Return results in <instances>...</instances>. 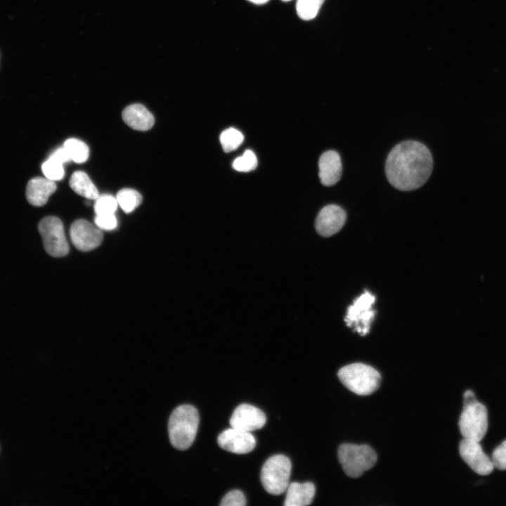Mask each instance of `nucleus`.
<instances>
[{
	"label": "nucleus",
	"mask_w": 506,
	"mask_h": 506,
	"mask_svg": "<svg viewBox=\"0 0 506 506\" xmlns=\"http://www.w3.org/2000/svg\"><path fill=\"white\" fill-rule=\"evenodd\" d=\"M197 409L188 404L176 408L168 422V432L171 445L179 450H186L193 443L199 425Z\"/></svg>",
	"instance_id": "f03ea898"
},
{
	"label": "nucleus",
	"mask_w": 506,
	"mask_h": 506,
	"mask_svg": "<svg viewBox=\"0 0 506 506\" xmlns=\"http://www.w3.org/2000/svg\"><path fill=\"white\" fill-rule=\"evenodd\" d=\"M318 176L321 183L331 186L337 183L342 174V164L339 153L335 150L323 153L318 161Z\"/></svg>",
	"instance_id": "4468645a"
},
{
	"label": "nucleus",
	"mask_w": 506,
	"mask_h": 506,
	"mask_svg": "<svg viewBox=\"0 0 506 506\" xmlns=\"http://www.w3.org/2000/svg\"><path fill=\"white\" fill-rule=\"evenodd\" d=\"M491 461L494 467L500 470L506 469V440L495 448Z\"/></svg>",
	"instance_id": "bb28decb"
},
{
	"label": "nucleus",
	"mask_w": 506,
	"mask_h": 506,
	"mask_svg": "<svg viewBox=\"0 0 506 506\" xmlns=\"http://www.w3.org/2000/svg\"><path fill=\"white\" fill-rule=\"evenodd\" d=\"M51 157L55 158L63 164L72 161L67 151L64 147L58 148L51 155Z\"/></svg>",
	"instance_id": "c85d7f7f"
},
{
	"label": "nucleus",
	"mask_w": 506,
	"mask_h": 506,
	"mask_svg": "<svg viewBox=\"0 0 506 506\" xmlns=\"http://www.w3.org/2000/svg\"><path fill=\"white\" fill-rule=\"evenodd\" d=\"M375 301V296L365 291L347 310L345 322L349 327H353V330L362 336L368 333L375 316V311L372 309Z\"/></svg>",
	"instance_id": "6e6552de"
},
{
	"label": "nucleus",
	"mask_w": 506,
	"mask_h": 506,
	"mask_svg": "<svg viewBox=\"0 0 506 506\" xmlns=\"http://www.w3.org/2000/svg\"><path fill=\"white\" fill-rule=\"evenodd\" d=\"M459 452L463 460L478 474L488 475L493 470L492 461L483 451L479 441L464 438L460 443Z\"/></svg>",
	"instance_id": "9d476101"
},
{
	"label": "nucleus",
	"mask_w": 506,
	"mask_h": 506,
	"mask_svg": "<svg viewBox=\"0 0 506 506\" xmlns=\"http://www.w3.org/2000/svg\"><path fill=\"white\" fill-rule=\"evenodd\" d=\"M243 134L235 128L225 129L220 135L223 150L229 153L236 150L243 142Z\"/></svg>",
	"instance_id": "412c9836"
},
{
	"label": "nucleus",
	"mask_w": 506,
	"mask_h": 506,
	"mask_svg": "<svg viewBox=\"0 0 506 506\" xmlns=\"http://www.w3.org/2000/svg\"><path fill=\"white\" fill-rule=\"evenodd\" d=\"M54 181L47 178L35 177L30 179L26 187V198L28 202L35 207L44 205L49 196L56 190Z\"/></svg>",
	"instance_id": "2eb2a0df"
},
{
	"label": "nucleus",
	"mask_w": 506,
	"mask_h": 506,
	"mask_svg": "<svg viewBox=\"0 0 506 506\" xmlns=\"http://www.w3.org/2000/svg\"><path fill=\"white\" fill-rule=\"evenodd\" d=\"M63 147L67 151L71 160L76 163L85 162L89 156V148L83 141L77 138H69L64 143Z\"/></svg>",
	"instance_id": "aec40b11"
},
{
	"label": "nucleus",
	"mask_w": 506,
	"mask_h": 506,
	"mask_svg": "<svg viewBox=\"0 0 506 506\" xmlns=\"http://www.w3.org/2000/svg\"><path fill=\"white\" fill-rule=\"evenodd\" d=\"M118 203L116 197L108 194L98 195L94 204V210L96 214H115Z\"/></svg>",
	"instance_id": "393cba45"
},
{
	"label": "nucleus",
	"mask_w": 506,
	"mask_h": 506,
	"mask_svg": "<svg viewBox=\"0 0 506 506\" xmlns=\"http://www.w3.org/2000/svg\"><path fill=\"white\" fill-rule=\"evenodd\" d=\"M122 119L128 126L138 131H147L155 122L152 113L139 103L126 107L122 112Z\"/></svg>",
	"instance_id": "dca6fc26"
},
{
	"label": "nucleus",
	"mask_w": 506,
	"mask_h": 506,
	"mask_svg": "<svg viewBox=\"0 0 506 506\" xmlns=\"http://www.w3.org/2000/svg\"><path fill=\"white\" fill-rule=\"evenodd\" d=\"M337 375L349 390L360 396L372 394L381 382V375L377 370L361 363L347 365L339 369Z\"/></svg>",
	"instance_id": "20e7f679"
},
{
	"label": "nucleus",
	"mask_w": 506,
	"mask_h": 506,
	"mask_svg": "<svg viewBox=\"0 0 506 506\" xmlns=\"http://www.w3.org/2000/svg\"><path fill=\"white\" fill-rule=\"evenodd\" d=\"M247 1L252 2L254 4L261 5V4H264L267 3L269 0H247Z\"/></svg>",
	"instance_id": "c756f323"
},
{
	"label": "nucleus",
	"mask_w": 506,
	"mask_h": 506,
	"mask_svg": "<svg viewBox=\"0 0 506 506\" xmlns=\"http://www.w3.org/2000/svg\"><path fill=\"white\" fill-rule=\"evenodd\" d=\"M217 442L222 449L237 454L251 452L257 443L254 436L250 432L231 427L219 435Z\"/></svg>",
	"instance_id": "f8f14e48"
},
{
	"label": "nucleus",
	"mask_w": 506,
	"mask_h": 506,
	"mask_svg": "<svg viewBox=\"0 0 506 506\" xmlns=\"http://www.w3.org/2000/svg\"><path fill=\"white\" fill-rule=\"evenodd\" d=\"M316 488L311 482H292L286 489L285 506H306L310 505L315 496Z\"/></svg>",
	"instance_id": "f3484780"
},
{
	"label": "nucleus",
	"mask_w": 506,
	"mask_h": 506,
	"mask_svg": "<svg viewBox=\"0 0 506 506\" xmlns=\"http://www.w3.org/2000/svg\"><path fill=\"white\" fill-rule=\"evenodd\" d=\"M62 162L52 157L45 161L41 166V170L46 178L52 181H60L65 176V171Z\"/></svg>",
	"instance_id": "5701e85b"
},
{
	"label": "nucleus",
	"mask_w": 506,
	"mask_h": 506,
	"mask_svg": "<svg viewBox=\"0 0 506 506\" xmlns=\"http://www.w3.org/2000/svg\"><path fill=\"white\" fill-rule=\"evenodd\" d=\"M346 214L344 209L336 205H328L318 213L316 220V229L323 237L337 233L344 226Z\"/></svg>",
	"instance_id": "ddd939ff"
},
{
	"label": "nucleus",
	"mask_w": 506,
	"mask_h": 506,
	"mask_svg": "<svg viewBox=\"0 0 506 506\" xmlns=\"http://www.w3.org/2000/svg\"><path fill=\"white\" fill-rule=\"evenodd\" d=\"M38 230L43 239L44 247L48 254L53 257L67 254L69 246L59 218L54 216L44 217L39 223Z\"/></svg>",
	"instance_id": "0eeeda50"
},
{
	"label": "nucleus",
	"mask_w": 506,
	"mask_h": 506,
	"mask_svg": "<svg viewBox=\"0 0 506 506\" xmlns=\"http://www.w3.org/2000/svg\"><path fill=\"white\" fill-rule=\"evenodd\" d=\"M94 221L100 230L112 231L117 226V220L115 214H96Z\"/></svg>",
	"instance_id": "cd10ccee"
},
{
	"label": "nucleus",
	"mask_w": 506,
	"mask_h": 506,
	"mask_svg": "<svg viewBox=\"0 0 506 506\" xmlns=\"http://www.w3.org/2000/svg\"><path fill=\"white\" fill-rule=\"evenodd\" d=\"M292 469L290 460L284 455L270 457L261 471V481L264 489L272 495L285 492L289 485Z\"/></svg>",
	"instance_id": "423d86ee"
},
{
	"label": "nucleus",
	"mask_w": 506,
	"mask_h": 506,
	"mask_svg": "<svg viewBox=\"0 0 506 506\" xmlns=\"http://www.w3.org/2000/svg\"><path fill=\"white\" fill-rule=\"evenodd\" d=\"M463 398V409L458 422L460 433L464 438L480 441L488 429L487 409L471 390H467Z\"/></svg>",
	"instance_id": "7ed1b4c3"
},
{
	"label": "nucleus",
	"mask_w": 506,
	"mask_h": 506,
	"mask_svg": "<svg viewBox=\"0 0 506 506\" xmlns=\"http://www.w3.org/2000/svg\"><path fill=\"white\" fill-rule=\"evenodd\" d=\"M282 1H290V0H282Z\"/></svg>",
	"instance_id": "7c9ffc66"
},
{
	"label": "nucleus",
	"mask_w": 506,
	"mask_h": 506,
	"mask_svg": "<svg viewBox=\"0 0 506 506\" xmlns=\"http://www.w3.org/2000/svg\"><path fill=\"white\" fill-rule=\"evenodd\" d=\"M338 458L345 474L357 478L375 465L377 454L368 445L343 443L338 448Z\"/></svg>",
	"instance_id": "39448f33"
},
{
	"label": "nucleus",
	"mask_w": 506,
	"mask_h": 506,
	"mask_svg": "<svg viewBox=\"0 0 506 506\" xmlns=\"http://www.w3.org/2000/svg\"><path fill=\"white\" fill-rule=\"evenodd\" d=\"M247 503L243 493L239 490H233L226 493L221 500V506H245Z\"/></svg>",
	"instance_id": "a878e982"
},
{
	"label": "nucleus",
	"mask_w": 506,
	"mask_h": 506,
	"mask_svg": "<svg viewBox=\"0 0 506 506\" xmlns=\"http://www.w3.org/2000/svg\"><path fill=\"white\" fill-rule=\"evenodd\" d=\"M116 199L118 205L125 213L133 212L142 202L141 195L131 188H123L118 191Z\"/></svg>",
	"instance_id": "6ab92c4d"
},
{
	"label": "nucleus",
	"mask_w": 506,
	"mask_h": 506,
	"mask_svg": "<svg viewBox=\"0 0 506 506\" xmlns=\"http://www.w3.org/2000/svg\"><path fill=\"white\" fill-rule=\"evenodd\" d=\"M266 417L262 410L247 403L239 405L233 411L230 425L233 428L251 432L262 428Z\"/></svg>",
	"instance_id": "9b49d317"
},
{
	"label": "nucleus",
	"mask_w": 506,
	"mask_h": 506,
	"mask_svg": "<svg viewBox=\"0 0 506 506\" xmlns=\"http://www.w3.org/2000/svg\"><path fill=\"white\" fill-rule=\"evenodd\" d=\"M257 166V158L250 150L245 151L242 156L235 158L233 162L235 170L242 172H248L254 170Z\"/></svg>",
	"instance_id": "b1692460"
},
{
	"label": "nucleus",
	"mask_w": 506,
	"mask_h": 506,
	"mask_svg": "<svg viewBox=\"0 0 506 506\" xmlns=\"http://www.w3.org/2000/svg\"><path fill=\"white\" fill-rule=\"evenodd\" d=\"M432 169L433 159L429 150L416 141H403L395 145L385 164L389 182L404 191L421 187L429 178Z\"/></svg>",
	"instance_id": "f257e3e1"
},
{
	"label": "nucleus",
	"mask_w": 506,
	"mask_h": 506,
	"mask_svg": "<svg viewBox=\"0 0 506 506\" xmlns=\"http://www.w3.org/2000/svg\"><path fill=\"white\" fill-rule=\"evenodd\" d=\"M70 188L77 194L89 200H96L99 193L88 175L82 171L72 174L70 179Z\"/></svg>",
	"instance_id": "a211bd4d"
},
{
	"label": "nucleus",
	"mask_w": 506,
	"mask_h": 506,
	"mask_svg": "<svg viewBox=\"0 0 506 506\" xmlns=\"http://www.w3.org/2000/svg\"><path fill=\"white\" fill-rule=\"evenodd\" d=\"M70 235L74 245L82 252L91 251L98 247L103 237L99 228L85 219H78L72 223Z\"/></svg>",
	"instance_id": "1a4fd4ad"
},
{
	"label": "nucleus",
	"mask_w": 506,
	"mask_h": 506,
	"mask_svg": "<svg viewBox=\"0 0 506 506\" xmlns=\"http://www.w3.org/2000/svg\"><path fill=\"white\" fill-rule=\"evenodd\" d=\"M325 0H297L296 10L300 18L304 20L313 19Z\"/></svg>",
	"instance_id": "4be33fe9"
}]
</instances>
